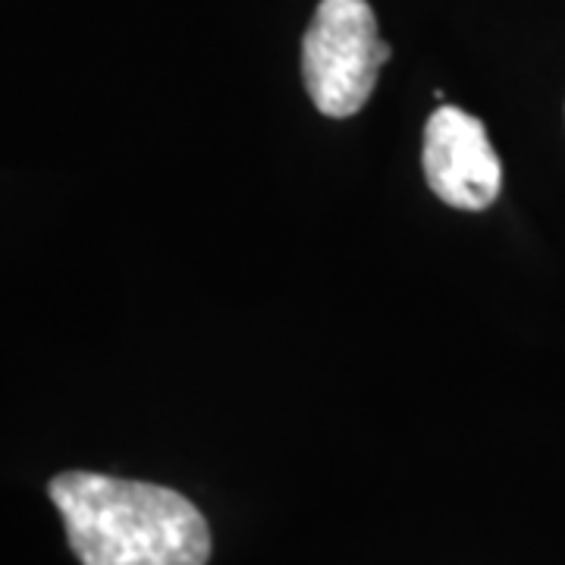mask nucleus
Returning <instances> with one entry per match:
<instances>
[{
    "mask_svg": "<svg viewBox=\"0 0 565 565\" xmlns=\"http://www.w3.org/2000/svg\"><path fill=\"white\" fill-rule=\"evenodd\" d=\"M66 537L82 565H204L211 531L170 487L66 471L51 481Z\"/></svg>",
    "mask_w": 565,
    "mask_h": 565,
    "instance_id": "f257e3e1",
    "label": "nucleus"
},
{
    "mask_svg": "<svg viewBox=\"0 0 565 565\" xmlns=\"http://www.w3.org/2000/svg\"><path fill=\"white\" fill-rule=\"evenodd\" d=\"M386 61L390 44L367 0H321L302 39V76L323 117L359 114Z\"/></svg>",
    "mask_w": 565,
    "mask_h": 565,
    "instance_id": "f03ea898",
    "label": "nucleus"
},
{
    "mask_svg": "<svg viewBox=\"0 0 565 565\" xmlns=\"http://www.w3.org/2000/svg\"><path fill=\"white\" fill-rule=\"evenodd\" d=\"M424 177L449 207L484 211L497 202L503 167L484 122L449 104L437 107L424 126Z\"/></svg>",
    "mask_w": 565,
    "mask_h": 565,
    "instance_id": "7ed1b4c3",
    "label": "nucleus"
}]
</instances>
